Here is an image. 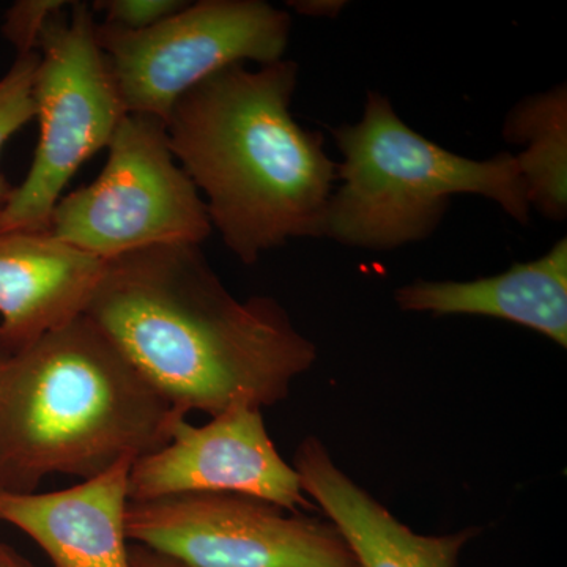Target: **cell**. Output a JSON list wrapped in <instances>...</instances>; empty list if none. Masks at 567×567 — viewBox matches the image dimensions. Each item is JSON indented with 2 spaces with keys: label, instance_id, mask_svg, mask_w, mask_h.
<instances>
[{
  "label": "cell",
  "instance_id": "6da1fadb",
  "mask_svg": "<svg viewBox=\"0 0 567 567\" xmlns=\"http://www.w3.org/2000/svg\"><path fill=\"white\" fill-rule=\"evenodd\" d=\"M84 315L185 416L279 404L317 361L276 298H235L197 245L107 260Z\"/></svg>",
  "mask_w": 567,
  "mask_h": 567
},
{
  "label": "cell",
  "instance_id": "7a4b0ae2",
  "mask_svg": "<svg viewBox=\"0 0 567 567\" xmlns=\"http://www.w3.org/2000/svg\"><path fill=\"white\" fill-rule=\"evenodd\" d=\"M298 65L227 66L186 92L166 122L175 159L245 265L292 238H322L338 182L323 133L295 121Z\"/></svg>",
  "mask_w": 567,
  "mask_h": 567
},
{
  "label": "cell",
  "instance_id": "3957f363",
  "mask_svg": "<svg viewBox=\"0 0 567 567\" xmlns=\"http://www.w3.org/2000/svg\"><path fill=\"white\" fill-rule=\"evenodd\" d=\"M181 413L82 315L20 350L0 349V491L82 481L166 445Z\"/></svg>",
  "mask_w": 567,
  "mask_h": 567
},
{
  "label": "cell",
  "instance_id": "277c9868",
  "mask_svg": "<svg viewBox=\"0 0 567 567\" xmlns=\"http://www.w3.org/2000/svg\"><path fill=\"white\" fill-rule=\"evenodd\" d=\"M333 137L341 183L322 237L372 251L416 244L435 233L458 194L486 197L517 223L529 221L516 156L472 159L446 151L410 128L382 93L368 92L361 121L339 126Z\"/></svg>",
  "mask_w": 567,
  "mask_h": 567
},
{
  "label": "cell",
  "instance_id": "5b68a950",
  "mask_svg": "<svg viewBox=\"0 0 567 567\" xmlns=\"http://www.w3.org/2000/svg\"><path fill=\"white\" fill-rule=\"evenodd\" d=\"M92 6L71 2L41 32L33 80L40 140L28 177L0 212V229L50 233L51 215L82 164L111 144L126 112L96 39Z\"/></svg>",
  "mask_w": 567,
  "mask_h": 567
},
{
  "label": "cell",
  "instance_id": "8992f818",
  "mask_svg": "<svg viewBox=\"0 0 567 567\" xmlns=\"http://www.w3.org/2000/svg\"><path fill=\"white\" fill-rule=\"evenodd\" d=\"M107 148L100 177L55 205V238L107 262L152 246H200L210 237L207 207L175 163L166 122L126 114Z\"/></svg>",
  "mask_w": 567,
  "mask_h": 567
},
{
  "label": "cell",
  "instance_id": "52a82bcc",
  "mask_svg": "<svg viewBox=\"0 0 567 567\" xmlns=\"http://www.w3.org/2000/svg\"><path fill=\"white\" fill-rule=\"evenodd\" d=\"M292 20L264 0H200L145 31L99 22L96 39L128 114L167 122L174 104L246 61H282Z\"/></svg>",
  "mask_w": 567,
  "mask_h": 567
},
{
  "label": "cell",
  "instance_id": "ba28073f",
  "mask_svg": "<svg viewBox=\"0 0 567 567\" xmlns=\"http://www.w3.org/2000/svg\"><path fill=\"white\" fill-rule=\"evenodd\" d=\"M126 535L185 567H360L328 518L245 495L130 502Z\"/></svg>",
  "mask_w": 567,
  "mask_h": 567
},
{
  "label": "cell",
  "instance_id": "9c48e42d",
  "mask_svg": "<svg viewBox=\"0 0 567 567\" xmlns=\"http://www.w3.org/2000/svg\"><path fill=\"white\" fill-rule=\"evenodd\" d=\"M189 494L252 496L295 514L317 511L268 434L262 410L249 405L230 406L204 425L178 416L169 442L133 462L130 502Z\"/></svg>",
  "mask_w": 567,
  "mask_h": 567
},
{
  "label": "cell",
  "instance_id": "30bf717a",
  "mask_svg": "<svg viewBox=\"0 0 567 567\" xmlns=\"http://www.w3.org/2000/svg\"><path fill=\"white\" fill-rule=\"evenodd\" d=\"M104 268L51 233L0 229V349L31 346L84 315Z\"/></svg>",
  "mask_w": 567,
  "mask_h": 567
},
{
  "label": "cell",
  "instance_id": "8fae6325",
  "mask_svg": "<svg viewBox=\"0 0 567 567\" xmlns=\"http://www.w3.org/2000/svg\"><path fill=\"white\" fill-rule=\"evenodd\" d=\"M134 457L65 491H0V522L21 529L54 567H130L128 475Z\"/></svg>",
  "mask_w": 567,
  "mask_h": 567
},
{
  "label": "cell",
  "instance_id": "7c38bea8",
  "mask_svg": "<svg viewBox=\"0 0 567 567\" xmlns=\"http://www.w3.org/2000/svg\"><path fill=\"white\" fill-rule=\"evenodd\" d=\"M292 466L305 495L341 532L360 567H457L466 544L483 532L417 535L342 472L315 435L295 450Z\"/></svg>",
  "mask_w": 567,
  "mask_h": 567
},
{
  "label": "cell",
  "instance_id": "4fadbf2b",
  "mask_svg": "<svg viewBox=\"0 0 567 567\" xmlns=\"http://www.w3.org/2000/svg\"><path fill=\"white\" fill-rule=\"evenodd\" d=\"M395 305L434 317L483 316L537 331L567 347V238L532 262L475 281H417L399 287Z\"/></svg>",
  "mask_w": 567,
  "mask_h": 567
},
{
  "label": "cell",
  "instance_id": "5bb4252c",
  "mask_svg": "<svg viewBox=\"0 0 567 567\" xmlns=\"http://www.w3.org/2000/svg\"><path fill=\"white\" fill-rule=\"evenodd\" d=\"M503 137L516 156L529 207L551 221L567 216V85L529 95L507 114Z\"/></svg>",
  "mask_w": 567,
  "mask_h": 567
},
{
  "label": "cell",
  "instance_id": "9a60e30c",
  "mask_svg": "<svg viewBox=\"0 0 567 567\" xmlns=\"http://www.w3.org/2000/svg\"><path fill=\"white\" fill-rule=\"evenodd\" d=\"M40 54L37 51L18 55L6 76L0 80V152L29 122L35 118L33 80ZM14 186L0 173V212L9 203Z\"/></svg>",
  "mask_w": 567,
  "mask_h": 567
},
{
  "label": "cell",
  "instance_id": "2e32d148",
  "mask_svg": "<svg viewBox=\"0 0 567 567\" xmlns=\"http://www.w3.org/2000/svg\"><path fill=\"white\" fill-rule=\"evenodd\" d=\"M71 2L63 0H21L6 13L2 33L18 50V55L37 51L41 32L59 11Z\"/></svg>",
  "mask_w": 567,
  "mask_h": 567
},
{
  "label": "cell",
  "instance_id": "e0dca14e",
  "mask_svg": "<svg viewBox=\"0 0 567 567\" xmlns=\"http://www.w3.org/2000/svg\"><path fill=\"white\" fill-rule=\"evenodd\" d=\"M183 0H103L92 6L103 11L106 24L125 31H145L185 9Z\"/></svg>",
  "mask_w": 567,
  "mask_h": 567
},
{
  "label": "cell",
  "instance_id": "ac0fdd59",
  "mask_svg": "<svg viewBox=\"0 0 567 567\" xmlns=\"http://www.w3.org/2000/svg\"><path fill=\"white\" fill-rule=\"evenodd\" d=\"M289 6L305 17L333 20L346 9L347 2L344 0H295V2H289Z\"/></svg>",
  "mask_w": 567,
  "mask_h": 567
},
{
  "label": "cell",
  "instance_id": "d6986e66",
  "mask_svg": "<svg viewBox=\"0 0 567 567\" xmlns=\"http://www.w3.org/2000/svg\"><path fill=\"white\" fill-rule=\"evenodd\" d=\"M130 567H185L177 559L152 550V548L141 546V544H130Z\"/></svg>",
  "mask_w": 567,
  "mask_h": 567
},
{
  "label": "cell",
  "instance_id": "ffe728a7",
  "mask_svg": "<svg viewBox=\"0 0 567 567\" xmlns=\"http://www.w3.org/2000/svg\"><path fill=\"white\" fill-rule=\"evenodd\" d=\"M0 567H39L33 565L31 559L21 555L17 548L0 540Z\"/></svg>",
  "mask_w": 567,
  "mask_h": 567
}]
</instances>
